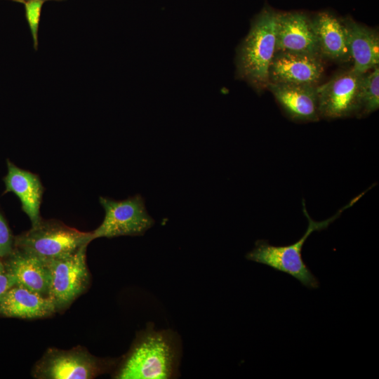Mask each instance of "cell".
Here are the masks:
<instances>
[{
  "label": "cell",
  "instance_id": "6da1fadb",
  "mask_svg": "<svg viewBox=\"0 0 379 379\" xmlns=\"http://www.w3.org/2000/svg\"><path fill=\"white\" fill-rule=\"evenodd\" d=\"M179 338L169 330L155 331L151 324L140 332L121 360L114 378L166 379L178 376L180 356Z\"/></svg>",
  "mask_w": 379,
  "mask_h": 379
},
{
  "label": "cell",
  "instance_id": "7a4b0ae2",
  "mask_svg": "<svg viewBox=\"0 0 379 379\" xmlns=\"http://www.w3.org/2000/svg\"><path fill=\"white\" fill-rule=\"evenodd\" d=\"M278 13L264 8L252 20L250 30L237 51V77L257 91L268 87L269 67L276 51Z\"/></svg>",
  "mask_w": 379,
  "mask_h": 379
},
{
  "label": "cell",
  "instance_id": "3957f363",
  "mask_svg": "<svg viewBox=\"0 0 379 379\" xmlns=\"http://www.w3.org/2000/svg\"><path fill=\"white\" fill-rule=\"evenodd\" d=\"M364 193L352 199L334 215L322 221H316L311 218L306 210L305 201H302V211L307 218L308 225L301 238L295 243L286 246H274L266 240H258L255 243L254 248L246 253V258L267 265L276 271L286 273L310 289L318 288L319 287L318 279L303 260L302 247L312 232L326 229L345 209L354 204Z\"/></svg>",
  "mask_w": 379,
  "mask_h": 379
},
{
  "label": "cell",
  "instance_id": "277c9868",
  "mask_svg": "<svg viewBox=\"0 0 379 379\" xmlns=\"http://www.w3.org/2000/svg\"><path fill=\"white\" fill-rule=\"evenodd\" d=\"M92 232H84L55 220L41 222L15 237L14 247L49 261L73 253L93 241Z\"/></svg>",
  "mask_w": 379,
  "mask_h": 379
},
{
  "label": "cell",
  "instance_id": "5b68a950",
  "mask_svg": "<svg viewBox=\"0 0 379 379\" xmlns=\"http://www.w3.org/2000/svg\"><path fill=\"white\" fill-rule=\"evenodd\" d=\"M114 364V360L98 358L81 347L49 348L34 366L32 375L40 379H91L108 372Z\"/></svg>",
  "mask_w": 379,
  "mask_h": 379
},
{
  "label": "cell",
  "instance_id": "8992f818",
  "mask_svg": "<svg viewBox=\"0 0 379 379\" xmlns=\"http://www.w3.org/2000/svg\"><path fill=\"white\" fill-rule=\"evenodd\" d=\"M88 245L67 255L47 261L49 268V297L57 312L67 309L88 288L91 274L86 263Z\"/></svg>",
  "mask_w": 379,
  "mask_h": 379
},
{
  "label": "cell",
  "instance_id": "52a82bcc",
  "mask_svg": "<svg viewBox=\"0 0 379 379\" xmlns=\"http://www.w3.org/2000/svg\"><path fill=\"white\" fill-rule=\"evenodd\" d=\"M99 201L105 210V217L100 226L91 232L93 240L100 237L142 236L154 225L140 194L124 200L100 197Z\"/></svg>",
  "mask_w": 379,
  "mask_h": 379
},
{
  "label": "cell",
  "instance_id": "ba28073f",
  "mask_svg": "<svg viewBox=\"0 0 379 379\" xmlns=\"http://www.w3.org/2000/svg\"><path fill=\"white\" fill-rule=\"evenodd\" d=\"M361 76L351 68L317 85L320 117L333 119L357 116Z\"/></svg>",
  "mask_w": 379,
  "mask_h": 379
},
{
  "label": "cell",
  "instance_id": "9c48e42d",
  "mask_svg": "<svg viewBox=\"0 0 379 379\" xmlns=\"http://www.w3.org/2000/svg\"><path fill=\"white\" fill-rule=\"evenodd\" d=\"M324 66L321 57L303 53L275 52L269 67L272 84L317 85Z\"/></svg>",
  "mask_w": 379,
  "mask_h": 379
},
{
  "label": "cell",
  "instance_id": "30bf717a",
  "mask_svg": "<svg viewBox=\"0 0 379 379\" xmlns=\"http://www.w3.org/2000/svg\"><path fill=\"white\" fill-rule=\"evenodd\" d=\"M319 55L312 20L300 12L278 13L276 51Z\"/></svg>",
  "mask_w": 379,
  "mask_h": 379
},
{
  "label": "cell",
  "instance_id": "8fae6325",
  "mask_svg": "<svg viewBox=\"0 0 379 379\" xmlns=\"http://www.w3.org/2000/svg\"><path fill=\"white\" fill-rule=\"evenodd\" d=\"M317 87V85L270 83L267 88L289 119L310 122L321 118Z\"/></svg>",
  "mask_w": 379,
  "mask_h": 379
},
{
  "label": "cell",
  "instance_id": "7c38bea8",
  "mask_svg": "<svg viewBox=\"0 0 379 379\" xmlns=\"http://www.w3.org/2000/svg\"><path fill=\"white\" fill-rule=\"evenodd\" d=\"M7 173L4 177L5 192L14 193L21 202L22 210L29 218L32 227L43 219L40 215L44 187L37 174L18 167L9 159Z\"/></svg>",
  "mask_w": 379,
  "mask_h": 379
},
{
  "label": "cell",
  "instance_id": "4fadbf2b",
  "mask_svg": "<svg viewBox=\"0 0 379 379\" xmlns=\"http://www.w3.org/2000/svg\"><path fill=\"white\" fill-rule=\"evenodd\" d=\"M15 281V285L49 297L50 275L47 261L14 247L3 259Z\"/></svg>",
  "mask_w": 379,
  "mask_h": 379
},
{
  "label": "cell",
  "instance_id": "5bb4252c",
  "mask_svg": "<svg viewBox=\"0 0 379 379\" xmlns=\"http://www.w3.org/2000/svg\"><path fill=\"white\" fill-rule=\"evenodd\" d=\"M57 312L53 300L19 285H15L0 302V315L25 319H41Z\"/></svg>",
  "mask_w": 379,
  "mask_h": 379
},
{
  "label": "cell",
  "instance_id": "9a60e30c",
  "mask_svg": "<svg viewBox=\"0 0 379 379\" xmlns=\"http://www.w3.org/2000/svg\"><path fill=\"white\" fill-rule=\"evenodd\" d=\"M347 44L354 65L352 69L363 74L379 64V37L374 30L352 19L342 20Z\"/></svg>",
  "mask_w": 379,
  "mask_h": 379
},
{
  "label": "cell",
  "instance_id": "2e32d148",
  "mask_svg": "<svg viewBox=\"0 0 379 379\" xmlns=\"http://www.w3.org/2000/svg\"><path fill=\"white\" fill-rule=\"evenodd\" d=\"M311 20L320 56L341 62L350 60L342 20L330 13L321 12Z\"/></svg>",
  "mask_w": 379,
  "mask_h": 379
},
{
  "label": "cell",
  "instance_id": "e0dca14e",
  "mask_svg": "<svg viewBox=\"0 0 379 379\" xmlns=\"http://www.w3.org/2000/svg\"><path fill=\"white\" fill-rule=\"evenodd\" d=\"M379 108L378 65L363 74L359 86V107L358 117H365Z\"/></svg>",
  "mask_w": 379,
  "mask_h": 379
},
{
  "label": "cell",
  "instance_id": "ac0fdd59",
  "mask_svg": "<svg viewBox=\"0 0 379 379\" xmlns=\"http://www.w3.org/2000/svg\"><path fill=\"white\" fill-rule=\"evenodd\" d=\"M44 1L42 0H27L24 4L25 17L30 29L35 50L38 48V31L41 18V13Z\"/></svg>",
  "mask_w": 379,
  "mask_h": 379
},
{
  "label": "cell",
  "instance_id": "d6986e66",
  "mask_svg": "<svg viewBox=\"0 0 379 379\" xmlns=\"http://www.w3.org/2000/svg\"><path fill=\"white\" fill-rule=\"evenodd\" d=\"M14 239L11 229L0 211V258L8 255L14 248Z\"/></svg>",
  "mask_w": 379,
  "mask_h": 379
},
{
  "label": "cell",
  "instance_id": "ffe728a7",
  "mask_svg": "<svg viewBox=\"0 0 379 379\" xmlns=\"http://www.w3.org/2000/svg\"><path fill=\"white\" fill-rule=\"evenodd\" d=\"M15 285V281L0 258V302L7 291Z\"/></svg>",
  "mask_w": 379,
  "mask_h": 379
},
{
  "label": "cell",
  "instance_id": "44dd1931",
  "mask_svg": "<svg viewBox=\"0 0 379 379\" xmlns=\"http://www.w3.org/2000/svg\"><path fill=\"white\" fill-rule=\"evenodd\" d=\"M14 1L20 2V3H22L23 1H27V0H14ZM42 1H44L45 2L46 1H65V0H42Z\"/></svg>",
  "mask_w": 379,
  "mask_h": 379
}]
</instances>
